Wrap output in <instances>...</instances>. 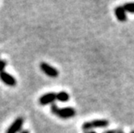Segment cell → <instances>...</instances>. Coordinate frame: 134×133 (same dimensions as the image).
<instances>
[{"label": "cell", "instance_id": "obj_5", "mask_svg": "<svg viewBox=\"0 0 134 133\" xmlns=\"http://www.w3.org/2000/svg\"><path fill=\"white\" fill-rule=\"evenodd\" d=\"M24 123V119L23 117H18L14 120V122L10 125L5 133H18L21 131L23 124Z\"/></svg>", "mask_w": 134, "mask_h": 133}, {"label": "cell", "instance_id": "obj_4", "mask_svg": "<svg viewBox=\"0 0 134 133\" xmlns=\"http://www.w3.org/2000/svg\"><path fill=\"white\" fill-rule=\"evenodd\" d=\"M56 100V93L55 92H48L42 95L39 98L38 103L41 106H47V105H53Z\"/></svg>", "mask_w": 134, "mask_h": 133}, {"label": "cell", "instance_id": "obj_11", "mask_svg": "<svg viewBox=\"0 0 134 133\" xmlns=\"http://www.w3.org/2000/svg\"><path fill=\"white\" fill-rule=\"evenodd\" d=\"M103 133H117V130H107L103 131Z\"/></svg>", "mask_w": 134, "mask_h": 133}, {"label": "cell", "instance_id": "obj_2", "mask_svg": "<svg viewBox=\"0 0 134 133\" xmlns=\"http://www.w3.org/2000/svg\"><path fill=\"white\" fill-rule=\"evenodd\" d=\"M109 125V121L107 119H94L92 121L85 122L82 124V130L86 131H90L93 128H105Z\"/></svg>", "mask_w": 134, "mask_h": 133}, {"label": "cell", "instance_id": "obj_3", "mask_svg": "<svg viewBox=\"0 0 134 133\" xmlns=\"http://www.w3.org/2000/svg\"><path fill=\"white\" fill-rule=\"evenodd\" d=\"M40 69L42 70V72L44 74L48 75L50 78H57L59 75L58 70L45 61H42L40 63Z\"/></svg>", "mask_w": 134, "mask_h": 133}, {"label": "cell", "instance_id": "obj_1", "mask_svg": "<svg viewBox=\"0 0 134 133\" xmlns=\"http://www.w3.org/2000/svg\"><path fill=\"white\" fill-rule=\"evenodd\" d=\"M51 112L55 116H57L62 119H68L75 117L76 115V110L73 107H64V108H59L55 104L51 105L50 107Z\"/></svg>", "mask_w": 134, "mask_h": 133}, {"label": "cell", "instance_id": "obj_15", "mask_svg": "<svg viewBox=\"0 0 134 133\" xmlns=\"http://www.w3.org/2000/svg\"><path fill=\"white\" fill-rule=\"evenodd\" d=\"M130 133H134V131H131Z\"/></svg>", "mask_w": 134, "mask_h": 133}, {"label": "cell", "instance_id": "obj_8", "mask_svg": "<svg viewBox=\"0 0 134 133\" xmlns=\"http://www.w3.org/2000/svg\"><path fill=\"white\" fill-rule=\"evenodd\" d=\"M69 94L65 91H61L56 93V100H59L60 102H67L69 100Z\"/></svg>", "mask_w": 134, "mask_h": 133}, {"label": "cell", "instance_id": "obj_6", "mask_svg": "<svg viewBox=\"0 0 134 133\" xmlns=\"http://www.w3.org/2000/svg\"><path fill=\"white\" fill-rule=\"evenodd\" d=\"M0 80H1L5 85L9 86H15L16 85V79L13 77L12 75L6 72H2L0 73Z\"/></svg>", "mask_w": 134, "mask_h": 133}, {"label": "cell", "instance_id": "obj_7", "mask_svg": "<svg viewBox=\"0 0 134 133\" xmlns=\"http://www.w3.org/2000/svg\"><path fill=\"white\" fill-rule=\"evenodd\" d=\"M114 14H115L117 19H118L119 22H125L127 20L126 11L125 10L123 6H117L114 9Z\"/></svg>", "mask_w": 134, "mask_h": 133}, {"label": "cell", "instance_id": "obj_14", "mask_svg": "<svg viewBox=\"0 0 134 133\" xmlns=\"http://www.w3.org/2000/svg\"><path fill=\"white\" fill-rule=\"evenodd\" d=\"M85 133H97L96 131H86Z\"/></svg>", "mask_w": 134, "mask_h": 133}, {"label": "cell", "instance_id": "obj_9", "mask_svg": "<svg viewBox=\"0 0 134 133\" xmlns=\"http://www.w3.org/2000/svg\"><path fill=\"white\" fill-rule=\"evenodd\" d=\"M123 8L126 12L134 13V3H126L123 5Z\"/></svg>", "mask_w": 134, "mask_h": 133}, {"label": "cell", "instance_id": "obj_12", "mask_svg": "<svg viewBox=\"0 0 134 133\" xmlns=\"http://www.w3.org/2000/svg\"><path fill=\"white\" fill-rule=\"evenodd\" d=\"M117 133H125L122 130H117Z\"/></svg>", "mask_w": 134, "mask_h": 133}, {"label": "cell", "instance_id": "obj_13", "mask_svg": "<svg viewBox=\"0 0 134 133\" xmlns=\"http://www.w3.org/2000/svg\"><path fill=\"white\" fill-rule=\"evenodd\" d=\"M21 133H30L29 131H27V130H24V131H22Z\"/></svg>", "mask_w": 134, "mask_h": 133}, {"label": "cell", "instance_id": "obj_10", "mask_svg": "<svg viewBox=\"0 0 134 133\" xmlns=\"http://www.w3.org/2000/svg\"><path fill=\"white\" fill-rule=\"evenodd\" d=\"M6 67V61L0 60V73L4 72V68Z\"/></svg>", "mask_w": 134, "mask_h": 133}]
</instances>
